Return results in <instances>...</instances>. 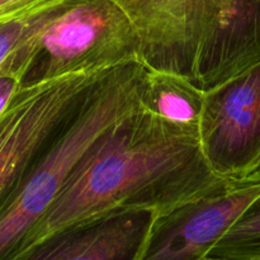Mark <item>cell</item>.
Segmentation results:
<instances>
[{
	"mask_svg": "<svg viewBox=\"0 0 260 260\" xmlns=\"http://www.w3.org/2000/svg\"><path fill=\"white\" fill-rule=\"evenodd\" d=\"M228 180L210 167L198 135L140 107L88 152L10 260L113 213L150 210L160 218Z\"/></svg>",
	"mask_w": 260,
	"mask_h": 260,
	"instance_id": "cell-1",
	"label": "cell"
},
{
	"mask_svg": "<svg viewBox=\"0 0 260 260\" xmlns=\"http://www.w3.org/2000/svg\"><path fill=\"white\" fill-rule=\"evenodd\" d=\"M140 63L113 69L51 140L0 211V260H10L88 152L141 107Z\"/></svg>",
	"mask_w": 260,
	"mask_h": 260,
	"instance_id": "cell-2",
	"label": "cell"
},
{
	"mask_svg": "<svg viewBox=\"0 0 260 260\" xmlns=\"http://www.w3.org/2000/svg\"><path fill=\"white\" fill-rule=\"evenodd\" d=\"M140 63V43L123 10L112 0H70L40 33L24 84L76 71Z\"/></svg>",
	"mask_w": 260,
	"mask_h": 260,
	"instance_id": "cell-3",
	"label": "cell"
},
{
	"mask_svg": "<svg viewBox=\"0 0 260 260\" xmlns=\"http://www.w3.org/2000/svg\"><path fill=\"white\" fill-rule=\"evenodd\" d=\"M113 69L76 71L24 84L0 116V211L24 175Z\"/></svg>",
	"mask_w": 260,
	"mask_h": 260,
	"instance_id": "cell-4",
	"label": "cell"
},
{
	"mask_svg": "<svg viewBox=\"0 0 260 260\" xmlns=\"http://www.w3.org/2000/svg\"><path fill=\"white\" fill-rule=\"evenodd\" d=\"M128 17L141 65L196 80L200 60L236 0H112Z\"/></svg>",
	"mask_w": 260,
	"mask_h": 260,
	"instance_id": "cell-5",
	"label": "cell"
},
{
	"mask_svg": "<svg viewBox=\"0 0 260 260\" xmlns=\"http://www.w3.org/2000/svg\"><path fill=\"white\" fill-rule=\"evenodd\" d=\"M200 139L221 177L245 179L260 172V62L206 91Z\"/></svg>",
	"mask_w": 260,
	"mask_h": 260,
	"instance_id": "cell-6",
	"label": "cell"
},
{
	"mask_svg": "<svg viewBox=\"0 0 260 260\" xmlns=\"http://www.w3.org/2000/svg\"><path fill=\"white\" fill-rule=\"evenodd\" d=\"M260 197V175L230 179L162 217L144 260H207L223 235Z\"/></svg>",
	"mask_w": 260,
	"mask_h": 260,
	"instance_id": "cell-7",
	"label": "cell"
},
{
	"mask_svg": "<svg viewBox=\"0 0 260 260\" xmlns=\"http://www.w3.org/2000/svg\"><path fill=\"white\" fill-rule=\"evenodd\" d=\"M157 218L150 210L113 213L53 236L25 260H144Z\"/></svg>",
	"mask_w": 260,
	"mask_h": 260,
	"instance_id": "cell-8",
	"label": "cell"
},
{
	"mask_svg": "<svg viewBox=\"0 0 260 260\" xmlns=\"http://www.w3.org/2000/svg\"><path fill=\"white\" fill-rule=\"evenodd\" d=\"M260 62V0H236L216 29L194 83L210 91Z\"/></svg>",
	"mask_w": 260,
	"mask_h": 260,
	"instance_id": "cell-9",
	"label": "cell"
},
{
	"mask_svg": "<svg viewBox=\"0 0 260 260\" xmlns=\"http://www.w3.org/2000/svg\"><path fill=\"white\" fill-rule=\"evenodd\" d=\"M206 91L192 79L144 66L141 107L169 123L200 136Z\"/></svg>",
	"mask_w": 260,
	"mask_h": 260,
	"instance_id": "cell-10",
	"label": "cell"
},
{
	"mask_svg": "<svg viewBox=\"0 0 260 260\" xmlns=\"http://www.w3.org/2000/svg\"><path fill=\"white\" fill-rule=\"evenodd\" d=\"M207 260H260V197L213 246Z\"/></svg>",
	"mask_w": 260,
	"mask_h": 260,
	"instance_id": "cell-11",
	"label": "cell"
},
{
	"mask_svg": "<svg viewBox=\"0 0 260 260\" xmlns=\"http://www.w3.org/2000/svg\"><path fill=\"white\" fill-rule=\"evenodd\" d=\"M61 7L35 17L0 23V68L13 53L35 40Z\"/></svg>",
	"mask_w": 260,
	"mask_h": 260,
	"instance_id": "cell-12",
	"label": "cell"
},
{
	"mask_svg": "<svg viewBox=\"0 0 260 260\" xmlns=\"http://www.w3.org/2000/svg\"><path fill=\"white\" fill-rule=\"evenodd\" d=\"M37 37L13 53L0 68V116L24 85L25 76L35 58Z\"/></svg>",
	"mask_w": 260,
	"mask_h": 260,
	"instance_id": "cell-13",
	"label": "cell"
},
{
	"mask_svg": "<svg viewBox=\"0 0 260 260\" xmlns=\"http://www.w3.org/2000/svg\"><path fill=\"white\" fill-rule=\"evenodd\" d=\"M69 2L70 0H0V23L35 17Z\"/></svg>",
	"mask_w": 260,
	"mask_h": 260,
	"instance_id": "cell-14",
	"label": "cell"
},
{
	"mask_svg": "<svg viewBox=\"0 0 260 260\" xmlns=\"http://www.w3.org/2000/svg\"><path fill=\"white\" fill-rule=\"evenodd\" d=\"M258 174H259V175H260V172H259V173H258Z\"/></svg>",
	"mask_w": 260,
	"mask_h": 260,
	"instance_id": "cell-15",
	"label": "cell"
}]
</instances>
